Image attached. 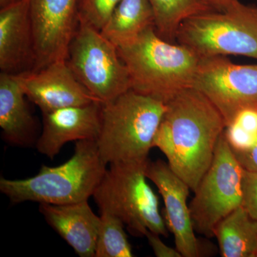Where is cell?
<instances>
[{
  "label": "cell",
  "mask_w": 257,
  "mask_h": 257,
  "mask_svg": "<svg viewBox=\"0 0 257 257\" xmlns=\"http://www.w3.org/2000/svg\"><path fill=\"white\" fill-rule=\"evenodd\" d=\"M166 104L153 147L163 153L170 168L194 192L210 167L226 122L211 101L192 87Z\"/></svg>",
  "instance_id": "obj_1"
},
{
  "label": "cell",
  "mask_w": 257,
  "mask_h": 257,
  "mask_svg": "<svg viewBox=\"0 0 257 257\" xmlns=\"http://www.w3.org/2000/svg\"><path fill=\"white\" fill-rule=\"evenodd\" d=\"M96 140L76 142L74 155L57 167L42 165L34 177L0 179V192L13 204H73L89 200L106 170Z\"/></svg>",
  "instance_id": "obj_2"
},
{
  "label": "cell",
  "mask_w": 257,
  "mask_h": 257,
  "mask_svg": "<svg viewBox=\"0 0 257 257\" xmlns=\"http://www.w3.org/2000/svg\"><path fill=\"white\" fill-rule=\"evenodd\" d=\"M167 104L130 89L101 104V126L96 140L101 160L113 164H145Z\"/></svg>",
  "instance_id": "obj_3"
},
{
  "label": "cell",
  "mask_w": 257,
  "mask_h": 257,
  "mask_svg": "<svg viewBox=\"0 0 257 257\" xmlns=\"http://www.w3.org/2000/svg\"><path fill=\"white\" fill-rule=\"evenodd\" d=\"M117 49L135 92L167 103L192 87L199 57L183 45L166 41L155 26Z\"/></svg>",
  "instance_id": "obj_4"
},
{
  "label": "cell",
  "mask_w": 257,
  "mask_h": 257,
  "mask_svg": "<svg viewBox=\"0 0 257 257\" xmlns=\"http://www.w3.org/2000/svg\"><path fill=\"white\" fill-rule=\"evenodd\" d=\"M147 163L109 165L92 197L100 213L119 218L134 236H145L150 230L167 237L158 197L147 181Z\"/></svg>",
  "instance_id": "obj_5"
},
{
  "label": "cell",
  "mask_w": 257,
  "mask_h": 257,
  "mask_svg": "<svg viewBox=\"0 0 257 257\" xmlns=\"http://www.w3.org/2000/svg\"><path fill=\"white\" fill-rule=\"evenodd\" d=\"M176 40L199 58L241 55L257 60V6L238 0L222 11L193 15L181 24Z\"/></svg>",
  "instance_id": "obj_6"
},
{
  "label": "cell",
  "mask_w": 257,
  "mask_h": 257,
  "mask_svg": "<svg viewBox=\"0 0 257 257\" xmlns=\"http://www.w3.org/2000/svg\"><path fill=\"white\" fill-rule=\"evenodd\" d=\"M66 60L81 84L102 104L131 89L130 74L117 47L82 20Z\"/></svg>",
  "instance_id": "obj_7"
},
{
  "label": "cell",
  "mask_w": 257,
  "mask_h": 257,
  "mask_svg": "<svg viewBox=\"0 0 257 257\" xmlns=\"http://www.w3.org/2000/svg\"><path fill=\"white\" fill-rule=\"evenodd\" d=\"M243 172L223 133L210 167L189 204L195 232L214 237L218 223L241 206Z\"/></svg>",
  "instance_id": "obj_8"
},
{
  "label": "cell",
  "mask_w": 257,
  "mask_h": 257,
  "mask_svg": "<svg viewBox=\"0 0 257 257\" xmlns=\"http://www.w3.org/2000/svg\"><path fill=\"white\" fill-rule=\"evenodd\" d=\"M192 87L215 106L226 126L245 109H257L256 64H234L224 56L202 57Z\"/></svg>",
  "instance_id": "obj_9"
},
{
  "label": "cell",
  "mask_w": 257,
  "mask_h": 257,
  "mask_svg": "<svg viewBox=\"0 0 257 257\" xmlns=\"http://www.w3.org/2000/svg\"><path fill=\"white\" fill-rule=\"evenodd\" d=\"M82 0H30L35 63L38 70L55 61L67 60L79 22Z\"/></svg>",
  "instance_id": "obj_10"
},
{
  "label": "cell",
  "mask_w": 257,
  "mask_h": 257,
  "mask_svg": "<svg viewBox=\"0 0 257 257\" xmlns=\"http://www.w3.org/2000/svg\"><path fill=\"white\" fill-rule=\"evenodd\" d=\"M14 75L27 98L42 113L101 102L81 84L66 60L55 61L38 70Z\"/></svg>",
  "instance_id": "obj_11"
},
{
  "label": "cell",
  "mask_w": 257,
  "mask_h": 257,
  "mask_svg": "<svg viewBox=\"0 0 257 257\" xmlns=\"http://www.w3.org/2000/svg\"><path fill=\"white\" fill-rule=\"evenodd\" d=\"M147 179L156 185L165 203V221L167 229L173 234L175 248L182 257L200 256V243L193 226L187 199L189 188L162 160L148 161Z\"/></svg>",
  "instance_id": "obj_12"
},
{
  "label": "cell",
  "mask_w": 257,
  "mask_h": 257,
  "mask_svg": "<svg viewBox=\"0 0 257 257\" xmlns=\"http://www.w3.org/2000/svg\"><path fill=\"white\" fill-rule=\"evenodd\" d=\"M101 104L93 102L42 113L43 128L37 140V150L53 160L70 142L97 140L101 131Z\"/></svg>",
  "instance_id": "obj_13"
},
{
  "label": "cell",
  "mask_w": 257,
  "mask_h": 257,
  "mask_svg": "<svg viewBox=\"0 0 257 257\" xmlns=\"http://www.w3.org/2000/svg\"><path fill=\"white\" fill-rule=\"evenodd\" d=\"M35 63L30 0H20L0 10V69L18 74Z\"/></svg>",
  "instance_id": "obj_14"
},
{
  "label": "cell",
  "mask_w": 257,
  "mask_h": 257,
  "mask_svg": "<svg viewBox=\"0 0 257 257\" xmlns=\"http://www.w3.org/2000/svg\"><path fill=\"white\" fill-rule=\"evenodd\" d=\"M40 211L56 232L80 257L95 256L100 216L93 212L88 201L73 204H40Z\"/></svg>",
  "instance_id": "obj_15"
},
{
  "label": "cell",
  "mask_w": 257,
  "mask_h": 257,
  "mask_svg": "<svg viewBox=\"0 0 257 257\" xmlns=\"http://www.w3.org/2000/svg\"><path fill=\"white\" fill-rule=\"evenodd\" d=\"M14 74H0V127L5 141L28 147L35 142V121Z\"/></svg>",
  "instance_id": "obj_16"
},
{
  "label": "cell",
  "mask_w": 257,
  "mask_h": 257,
  "mask_svg": "<svg viewBox=\"0 0 257 257\" xmlns=\"http://www.w3.org/2000/svg\"><path fill=\"white\" fill-rule=\"evenodd\" d=\"M152 26L155 27V14L149 0H121L100 32L119 48Z\"/></svg>",
  "instance_id": "obj_17"
},
{
  "label": "cell",
  "mask_w": 257,
  "mask_h": 257,
  "mask_svg": "<svg viewBox=\"0 0 257 257\" xmlns=\"http://www.w3.org/2000/svg\"><path fill=\"white\" fill-rule=\"evenodd\" d=\"M214 236L222 257H257V221L241 206L218 223Z\"/></svg>",
  "instance_id": "obj_18"
},
{
  "label": "cell",
  "mask_w": 257,
  "mask_h": 257,
  "mask_svg": "<svg viewBox=\"0 0 257 257\" xmlns=\"http://www.w3.org/2000/svg\"><path fill=\"white\" fill-rule=\"evenodd\" d=\"M155 14V30L166 41L176 40L181 24L193 15L210 11L200 0H149Z\"/></svg>",
  "instance_id": "obj_19"
},
{
  "label": "cell",
  "mask_w": 257,
  "mask_h": 257,
  "mask_svg": "<svg viewBox=\"0 0 257 257\" xmlns=\"http://www.w3.org/2000/svg\"><path fill=\"white\" fill-rule=\"evenodd\" d=\"M124 223L107 212H101L94 257H132L133 248Z\"/></svg>",
  "instance_id": "obj_20"
},
{
  "label": "cell",
  "mask_w": 257,
  "mask_h": 257,
  "mask_svg": "<svg viewBox=\"0 0 257 257\" xmlns=\"http://www.w3.org/2000/svg\"><path fill=\"white\" fill-rule=\"evenodd\" d=\"M121 0H82L79 20L101 31Z\"/></svg>",
  "instance_id": "obj_21"
},
{
  "label": "cell",
  "mask_w": 257,
  "mask_h": 257,
  "mask_svg": "<svg viewBox=\"0 0 257 257\" xmlns=\"http://www.w3.org/2000/svg\"><path fill=\"white\" fill-rule=\"evenodd\" d=\"M241 207L257 221V172L243 170Z\"/></svg>",
  "instance_id": "obj_22"
},
{
  "label": "cell",
  "mask_w": 257,
  "mask_h": 257,
  "mask_svg": "<svg viewBox=\"0 0 257 257\" xmlns=\"http://www.w3.org/2000/svg\"><path fill=\"white\" fill-rule=\"evenodd\" d=\"M160 236V234H156L150 230L147 231L145 236H146L149 244L153 250L155 256L157 257H182L177 248L167 246L162 241Z\"/></svg>",
  "instance_id": "obj_23"
},
{
  "label": "cell",
  "mask_w": 257,
  "mask_h": 257,
  "mask_svg": "<svg viewBox=\"0 0 257 257\" xmlns=\"http://www.w3.org/2000/svg\"><path fill=\"white\" fill-rule=\"evenodd\" d=\"M232 152L243 170L257 172V140L244 151Z\"/></svg>",
  "instance_id": "obj_24"
},
{
  "label": "cell",
  "mask_w": 257,
  "mask_h": 257,
  "mask_svg": "<svg viewBox=\"0 0 257 257\" xmlns=\"http://www.w3.org/2000/svg\"><path fill=\"white\" fill-rule=\"evenodd\" d=\"M233 123H236L243 130L257 136V109H245L238 115Z\"/></svg>",
  "instance_id": "obj_25"
},
{
  "label": "cell",
  "mask_w": 257,
  "mask_h": 257,
  "mask_svg": "<svg viewBox=\"0 0 257 257\" xmlns=\"http://www.w3.org/2000/svg\"><path fill=\"white\" fill-rule=\"evenodd\" d=\"M209 9L214 11H222L234 4L238 0H200Z\"/></svg>",
  "instance_id": "obj_26"
},
{
  "label": "cell",
  "mask_w": 257,
  "mask_h": 257,
  "mask_svg": "<svg viewBox=\"0 0 257 257\" xmlns=\"http://www.w3.org/2000/svg\"><path fill=\"white\" fill-rule=\"evenodd\" d=\"M20 0H0V8H3L5 7L9 6L10 5L14 4Z\"/></svg>",
  "instance_id": "obj_27"
}]
</instances>
